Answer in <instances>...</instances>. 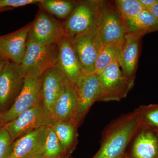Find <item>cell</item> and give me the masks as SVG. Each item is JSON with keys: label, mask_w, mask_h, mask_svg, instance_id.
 Listing matches in <instances>:
<instances>
[{"label": "cell", "mask_w": 158, "mask_h": 158, "mask_svg": "<svg viewBox=\"0 0 158 158\" xmlns=\"http://www.w3.org/2000/svg\"><path fill=\"white\" fill-rule=\"evenodd\" d=\"M141 126L138 109L114 119L103 131L100 147L91 158L122 157Z\"/></svg>", "instance_id": "1"}, {"label": "cell", "mask_w": 158, "mask_h": 158, "mask_svg": "<svg viewBox=\"0 0 158 158\" xmlns=\"http://www.w3.org/2000/svg\"><path fill=\"white\" fill-rule=\"evenodd\" d=\"M101 0L78 1L67 19L63 22L64 36L72 40L97 28Z\"/></svg>", "instance_id": "2"}, {"label": "cell", "mask_w": 158, "mask_h": 158, "mask_svg": "<svg viewBox=\"0 0 158 158\" xmlns=\"http://www.w3.org/2000/svg\"><path fill=\"white\" fill-rule=\"evenodd\" d=\"M97 29L103 47L124 39L127 31L113 1L101 0Z\"/></svg>", "instance_id": "3"}, {"label": "cell", "mask_w": 158, "mask_h": 158, "mask_svg": "<svg viewBox=\"0 0 158 158\" xmlns=\"http://www.w3.org/2000/svg\"><path fill=\"white\" fill-rule=\"evenodd\" d=\"M58 56V44L44 46L28 40L25 55L21 65L25 76L39 77L56 65Z\"/></svg>", "instance_id": "4"}, {"label": "cell", "mask_w": 158, "mask_h": 158, "mask_svg": "<svg viewBox=\"0 0 158 158\" xmlns=\"http://www.w3.org/2000/svg\"><path fill=\"white\" fill-rule=\"evenodd\" d=\"M54 118L43 102L21 113L16 118L3 125L12 142L32 131L52 124Z\"/></svg>", "instance_id": "5"}, {"label": "cell", "mask_w": 158, "mask_h": 158, "mask_svg": "<svg viewBox=\"0 0 158 158\" xmlns=\"http://www.w3.org/2000/svg\"><path fill=\"white\" fill-rule=\"evenodd\" d=\"M98 75L101 88L99 101H120L126 97L135 83L125 76L118 61L110 64Z\"/></svg>", "instance_id": "6"}, {"label": "cell", "mask_w": 158, "mask_h": 158, "mask_svg": "<svg viewBox=\"0 0 158 158\" xmlns=\"http://www.w3.org/2000/svg\"><path fill=\"white\" fill-rule=\"evenodd\" d=\"M63 22L40 9L32 22L28 40L44 46L58 44L64 37Z\"/></svg>", "instance_id": "7"}, {"label": "cell", "mask_w": 158, "mask_h": 158, "mask_svg": "<svg viewBox=\"0 0 158 158\" xmlns=\"http://www.w3.org/2000/svg\"><path fill=\"white\" fill-rule=\"evenodd\" d=\"M42 102L41 77L25 76L22 89L9 110L3 114L2 126Z\"/></svg>", "instance_id": "8"}, {"label": "cell", "mask_w": 158, "mask_h": 158, "mask_svg": "<svg viewBox=\"0 0 158 158\" xmlns=\"http://www.w3.org/2000/svg\"><path fill=\"white\" fill-rule=\"evenodd\" d=\"M25 75L21 64L6 62L0 74V110L11 107L22 89Z\"/></svg>", "instance_id": "9"}, {"label": "cell", "mask_w": 158, "mask_h": 158, "mask_svg": "<svg viewBox=\"0 0 158 158\" xmlns=\"http://www.w3.org/2000/svg\"><path fill=\"white\" fill-rule=\"evenodd\" d=\"M69 41L78 57L84 74L94 73L95 63L103 48L97 28Z\"/></svg>", "instance_id": "10"}, {"label": "cell", "mask_w": 158, "mask_h": 158, "mask_svg": "<svg viewBox=\"0 0 158 158\" xmlns=\"http://www.w3.org/2000/svg\"><path fill=\"white\" fill-rule=\"evenodd\" d=\"M78 94V104L73 122L78 127L92 105L98 102L101 94L98 75L83 74L75 84Z\"/></svg>", "instance_id": "11"}, {"label": "cell", "mask_w": 158, "mask_h": 158, "mask_svg": "<svg viewBox=\"0 0 158 158\" xmlns=\"http://www.w3.org/2000/svg\"><path fill=\"white\" fill-rule=\"evenodd\" d=\"M31 25L32 22L15 32L0 36V57L6 62L21 64Z\"/></svg>", "instance_id": "12"}, {"label": "cell", "mask_w": 158, "mask_h": 158, "mask_svg": "<svg viewBox=\"0 0 158 158\" xmlns=\"http://www.w3.org/2000/svg\"><path fill=\"white\" fill-rule=\"evenodd\" d=\"M46 127L34 130L13 141L8 158H43Z\"/></svg>", "instance_id": "13"}, {"label": "cell", "mask_w": 158, "mask_h": 158, "mask_svg": "<svg viewBox=\"0 0 158 158\" xmlns=\"http://www.w3.org/2000/svg\"><path fill=\"white\" fill-rule=\"evenodd\" d=\"M130 158H158V132L141 125L125 153Z\"/></svg>", "instance_id": "14"}, {"label": "cell", "mask_w": 158, "mask_h": 158, "mask_svg": "<svg viewBox=\"0 0 158 158\" xmlns=\"http://www.w3.org/2000/svg\"><path fill=\"white\" fill-rule=\"evenodd\" d=\"M143 37L138 34H127L125 36L122 50L118 60V65L125 76L134 81Z\"/></svg>", "instance_id": "15"}, {"label": "cell", "mask_w": 158, "mask_h": 158, "mask_svg": "<svg viewBox=\"0 0 158 158\" xmlns=\"http://www.w3.org/2000/svg\"><path fill=\"white\" fill-rule=\"evenodd\" d=\"M78 100V94L75 85L66 78L63 90L51 111L54 119L73 122Z\"/></svg>", "instance_id": "16"}, {"label": "cell", "mask_w": 158, "mask_h": 158, "mask_svg": "<svg viewBox=\"0 0 158 158\" xmlns=\"http://www.w3.org/2000/svg\"><path fill=\"white\" fill-rule=\"evenodd\" d=\"M66 79L57 64L44 72L41 76L43 103L51 113L54 103L63 90Z\"/></svg>", "instance_id": "17"}, {"label": "cell", "mask_w": 158, "mask_h": 158, "mask_svg": "<svg viewBox=\"0 0 158 158\" xmlns=\"http://www.w3.org/2000/svg\"><path fill=\"white\" fill-rule=\"evenodd\" d=\"M58 46L59 56L57 65L65 77L75 85L84 74L78 57L70 41L65 36Z\"/></svg>", "instance_id": "18"}, {"label": "cell", "mask_w": 158, "mask_h": 158, "mask_svg": "<svg viewBox=\"0 0 158 158\" xmlns=\"http://www.w3.org/2000/svg\"><path fill=\"white\" fill-rule=\"evenodd\" d=\"M52 126L60 141L64 158H68L77 144V126L72 121L54 119Z\"/></svg>", "instance_id": "19"}, {"label": "cell", "mask_w": 158, "mask_h": 158, "mask_svg": "<svg viewBox=\"0 0 158 158\" xmlns=\"http://www.w3.org/2000/svg\"><path fill=\"white\" fill-rule=\"evenodd\" d=\"M123 19L127 34L144 36L151 32L158 31V19L146 9L135 17Z\"/></svg>", "instance_id": "20"}, {"label": "cell", "mask_w": 158, "mask_h": 158, "mask_svg": "<svg viewBox=\"0 0 158 158\" xmlns=\"http://www.w3.org/2000/svg\"><path fill=\"white\" fill-rule=\"evenodd\" d=\"M78 1L71 0H41L40 9H43L57 19H67L77 5Z\"/></svg>", "instance_id": "21"}, {"label": "cell", "mask_w": 158, "mask_h": 158, "mask_svg": "<svg viewBox=\"0 0 158 158\" xmlns=\"http://www.w3.org/2000/svg\"><path fill=\"white\" fill-rule=\"evenodd\" d=\"M124 39L103 47L97 60L94 73L98 74L113 62L118 61L124 43Z\"/></svg>", "instance_id": "22"}, {"label": "cell", "mask_w": 158, "mask_h": 158, "mask_svg": "<svg viewBox=\"0 0 158 158\" xmlns=\"http://www.w3.org/2000/svg\"><path fill=\"white\" fill-rule=\"evenodd\" d=\"M43 157L44 158H64L61 143L52 124L46 127L44 152Z\"/></svg>", "instance_id": "23"}, {"label": "cell", "mask_w": 158, "mask_h": 158, "mask_svg": "<svg viewBox=\"0 0 158 158\" xmlns=\"http://www.w3.org/2000/svg\"><path fill=\"white\" fill-rule=\"evenodd\" d=\"M113 2L123 19L135 17L145 9L139 0H116Z\"/></svg>", "instance_id": "24"}, {"label": "cell", "mask_w": 158, "mask_h": 158, "mask_svg": "<svg viewBox=\"0 0 158 158\" xmlns=\"http://www.w3.org/2000/svg\"><path fill=\"white\" fill-rule=\"evenodd\" d=\"M138 109L141 125L158 132V104L141 106Z\"/></svg>", "instance_id": "25"}, {"label": "cell", "mask_w": 158, "mask_h": 158, "mask_svg": "<svg viewBox=\"0 0 158 158\" xmlns=\"http://www.w3.org/2000/svg\"><path fill=\"white\" fill-rule=\"evenodd\" d=\"M13 142L3 126H0V158H9Z\"/></svg>", "instance_id": "26"}, {"label": "cell", "mask_w": 158, "mask_h": 158, "mask_svg": "<svg viewBox=\"0 0 158 158\" xmlns=\"http://www.w3.org/2000/svg\"><path fill=\"white\" fill-rule=\"evenodd\" d=\"M41 0H0V9H8L17 8L30 5L39 3Z\"/></svg>", "instance_id": "27"}, {"label": "cell", "mask_w": 158, "mask_h": 158, "mask_svg": "<svg viewBox=\"0 0 158 158\" xmlns=\"http://www.w3.org/2000/svg\"><path fill=\"white\" fill-rule=\"evenodd\" d=\"M6 62H7L6 61L2 59L1 57H0V74H1V73L3 69L5 67Z\"/></svg>", "instance_id": "28"}, {"label": "cell", "mask_w": 158, "mask_h": 158, "mask_svg": "<svg viewBox=\"0 0 158 158\" xmlns=\"http://www.w3.org/2000/svg\"><path fill=\"white\" fill-rule=\"evenodd\" d=\"M3 113L0 110V126H2V121Z\"/></svg>", "instance_id": "29"}, {"label": "cell", "mask_w": 158, "mask_h": 158, "mask_svg": "<svg viewBox=\"0 0 158 158\" xmlns=\"http://www.w3.org/2000/svg\"><path fill=\"white\" fill-rule=\"evenodd\" d=\"M121 158H130L128 157L125 154V155L123 156L122 157H121Z\"/></svg>", "instance_id": "30"}, {"label": "cell", "mask_w": 158, "mask_h": 158, "mask_svg": "<svg viewBox=\"0 0 158 158\" xmlns=\"http://www.w3.org/2000/svg\"><path fill=\"white\" fill-rule=\"evenodd\" d=\"M4 10H4V9H0V12H1V11H4Z\"/></svg>", "instance_id": "31"}, {"label": "cell", "mask_w": 158, "mask_h": 158, "mask_svg": "<svg viewBox=\"0 0 158 158\" xmlns=\"http://www.w3.org/2000/svg\"><path fill=\"white\" fill-rule=\"evenodd\" d=\"M62 158L60 157V158Z\"/></svg>", "instance_id": "32"}, {"label": "cell", "mask_w": 158, "mask_h": 158, "mask_svg": "<svg viewBox=\"0 0 158 158\" xmlns=\"http://www.w3.org/2000/svg\"></svg>", "instance_id": "33"}]
</instances>
